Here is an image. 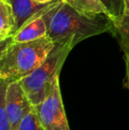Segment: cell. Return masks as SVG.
I'll return each instance as SVG.
<instances>
[{
  "mask_svg": "<svg viewBox=\"0 0 129 130\" xmlns=\"http://www.w3.org/2000/svg\"><path fill=\"white\" fill-rule=\"evenodd\" d=\"M50 36L55 43H71L103 33L113 34V21L105 14H88L76 10L66 0H53L43 13Z\"/></svg>",
  "mask_w": 129,
  "mask_h": 130,
  "instance_id": "obj_1",
  "label": "cell"
},
{
  "mask_svg": "<svg viewBox=\"0 0 129 130\" xmlns=\"http://www.w3.org/2000/svg\"><path fill=\"white\" fill-rule=\"evenodd\" d=\"M35 1L36 3H39V4H44V5H47V4H50V2H52L53 0H34Z\"/></svg>",
  "mask_w": 129,
  "mask_h": 130,
  "instance_id": "obj_16",
  "label": "cell"
},
{
  "mask_svg": "<svg viewBox=\"0 0 129 130\" xmlns=\"http://www.w3.org/2000/svg\"><path fill=\"white\" fill-rule=\"evenodd\" d=\"M18 30V24L9 0H0V41L12 37Z\"/></svg>",
  "mask_w": 129,
  "mask_h": 130,
  "instance_id": "obj_7",
  "label": "cell"
},
{
  "mask_svg": "<svg viewBox=\"0 0 129 130\" xmlns=\"http://www.w3.org/2000/svg\"><path fill=\"white\" fill-rule=\"evenodd\" d=\"M73 8L84 13L105 14L110 16V12L101 0H66Z\"/></svg>",
  "mask_w": 129,
  "mask_h": 130,
  "instance_id": "obj_10",
  "label": "cell"
},
{
  "mask_svg": "<svg viewBox=\"0 0 129 130\" xmlns=\"http://www.w3.org/2000/svg\"><path fill=\"white\" fill-rule=\"evenodd\" d=\"M71 43H55L46 59L28 76L20 80L34 106L41 103L48 96L55 82L59 78L61 69L73 49Z\"/></svg>",
  "mask_w": 129,
  "mask_h": 130,
  "instance_id": "obj_3",
  "label": "cell"
},
{
  "mask_svg": "<svg viewBox=\"0 0 129 130\" xmlns=\"http://www.w3.org/2000/svg\"><path fill=\"white\" fill-rule=\"evenodd\" d=\"M113 36L118 39L124 56L129 57V15H125L112 20Z\"/></svg>",
  "mask_w": 129,
  "mask_h": 130,
  "instance_id": "obj_9",
  "label": "cell"
},
{
  "mask_svg": "<svg viewBox=\"0 0 129 130\" xmlns=\"http://www.w3.org/2000/svg\"><path fill=\"white\" fill-rule=\"evenodd\" d=\"M16 130H45L38 116L35 107L33 108L20 122Z\"/></svg>",
  "mask_w": 129,
  "mask_h": 130,
  "instance_id": "obj_11",
  "label": "cell"
},
{
  "mask_svg": "<svg viewBox=\"0 0 129 130\" xmlns=\"http://www.w3.org/2000/svg\"><path fill=\"white\" fill-rule=\"evenodd\" d=\"M12 5L14 15L16 17L18 29L21 27L35 12L45 7L47 5L36 3L34 0H9Z\"/></svg>",
  "mask_w": 129,
  "mask_h": 130,
  "instance_id": "obj_8",
  "label": "cell"
},
{
  "mask_svg": "<svg viewBox=\"0 0 129 130\" xmlns=\"http://www.w3.org/2000/svg\"><path fill=\"white\" fill-rule=\"evenodd\" d=\"M106 6L112 20L124 14V0H101Z\"/></svg>",
  "mask_w": 129,
  "mask_h": 130,
  "instance_id": "obj_12",
  "label": "cell"
},
{
  "mask_svg": "<svg viewBox=\"0 0 129 130\" xmlns=\"http://www.w3.org/2000/svg\"><path fill=\"white\" fill-rule=\"evenodd\" d=\"M0 79L20 80L35 70L55 46L50 36L30 42L0 41Z\"/></svg>",
  "mask_w": 129,
  "mask_h": 130,
  "instance_id": "obj_2",
  "label": "cell"
},
{
  "mask_svg": "<svg viewBox=\"0 0 129 130\" xmlns=\"http://www.w3.org/2000/svg\"><path fill=\"white\" fill-rule=\"evenodd\" d=\"M0 130H12L5 107L3 92L0 91Z\"/></svg>",
  "mask_w": 129,
  "mask_h": 130,
  "instance_id": "obj_13",
  "label": "cell"
},
{
  "mask_svg": "<svg viewBox=\"0 0 129 130\" xmlns=\"http://www.w3.org/2000/svg\"><path fill=\"white\" fill-rule=\"evenodd\" d=\"M125 65H126V74L123 80V86L124 88L129 89V57L124 56Z\"/></svg>",
  "mask_w": 129,
  "mask_h": 130,
  "instance_id": "obj_14",
  "label": "cell"
},
{
  "mask_svg": "<svg viewBox=\"0 0 129 130\" xmlns=\"http://www.w3.org/2000/svg\"><path fill=\"white\" fill-rule=\"evenodd\" d=\"M34 107L45 130H71L63 104L59 78L44 100Z\"/></svg>",
  "mask_w": 129,
  "mask_h": 130,
  "instance_id": "obj_5",
  "label": "cell"
},
{
  "mask_svg": "<svg viewBox=\"0 0 129 130\" xmlns=\"http://www.w3.org/2000/svg\"><path fill=\"white\" fill-rule=\"evenodd\" d=\"M46 6L39 12H35L22 26L19 27V29L12 36V41L13 43L34 41L48 36L46 23L43 18V13Z\"/></svg>",
  "mask_w": 129,
  "mask_h": 130,
  "instance_id": "obj_6",
  "label": "cell"
},
{
  "mask_svg": "<svg viewBox=\"0 0 129 130\" xmlns=\"http://www.w3.org/2000/svg\"><path fill=\"white\" fill-rule=\"evenodd\" d=\"M0 91L3 92L5 107L12 130H16L22 119L34 107L20 80L0 79Z\"/></svg>",
  "mask_w": 129,
  "mask_h": 130,
  "instance_id": "obj_4",
  "label": "cell"
},
{
  "mask_svg": "<svg viewBox=\"0 0 129 130\" xmlns=\"http://www.w3.org/2000/svg\"><path fill=\"white\" fill-rule=\"evenodd\" d=\"M124 14L129 15V0H124Z\"/></svg>",
  "mask_w": 129,
  "mask_h": 130,
  "instance_id": "obj_15",
  "label": "cell"
}]
</instances>
